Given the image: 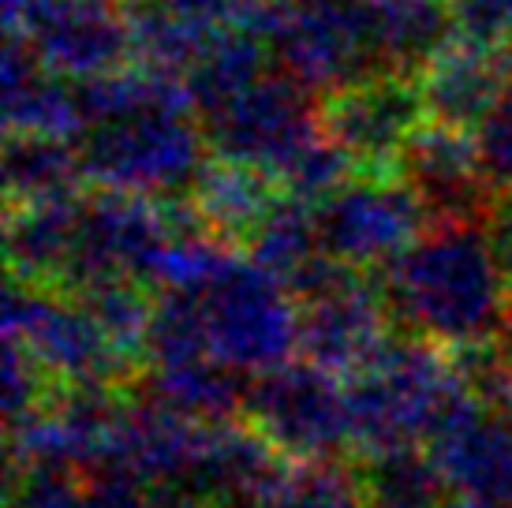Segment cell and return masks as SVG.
Returning <instances> with one entry per match:
<instances>
[{"instance_id":"obj_24","label":"cell","mask_w":512,"mask_h":508,"mask_svg":"<svg viewBox=\"0 0 512 508\" xmlns=\"http://www.w3.org/2000/svg\"><path fill=\"white\" fill-rule=\"evenodd\" d=\"M236 374L240 370L225 367L210 355L187 359V363H169V367H150V396L184 411L191 419H202V423H225L247 400V389Z\"/></svg>"},{"instance_id":"obj_30","label":"cell","mask_w":512,"mask_h":508,"mask_svg":"<svg viewBox=\"0 0 512 508\" xmlns=\"http://www.w3.org/2000/svg\"><path fill=\"white\" fill-rule=\"evenodd\" d=\"M475 154H479L486 180L498 191L512 184V86L475 124Z\"/></svg>"},{"instance_id":"obj_38","label":"cell","mask_w":512,"mask_h":508,"mask_svg":"<svg viewBox=\"0 0 512 508\" xmlns=\"http://www.w3.org/2000/svg\"><path fill=\"white\" fill-rule=\"evenodd\" d=\"M501 202H505V206L512 210V184H509V191H505V198H501Z\"/></svg>"},{"instance_id":"obj_9","label":"cell","mask_w":512,"mask_h":508,"mask_svg":"<svg viewBox=\"0 0 512 508\" xmlns=\"http://www.w3.org/2000/svg\"><path fill=\"white\" fill-rule=\"evenodd\" d=\"M385 288L329 258L318 281L299 296V352L333 374H356L393 340Z\"/></svg>"},{"instance_id":"obj_34","label":"cell","mask_w":512,"mask_h":508,"mask_svg":"<svg viewBox=\"0 0 512 508\" xmlns=\"http://www.w3.org/2000/svg\"><path fill=\"white\" fill-rule=\"evenodd\" d=\"M79 508H150V497L128 471H109L105 479L90 482Z\"/></svg>"},{"instance_id":"obj_6","label":"cell","mask_w":512,"mask_h":508,"mask_svg":"<svg viewBox=\"0 0 512 508\" xmlns=\"http://www.w3.org/2000/svg\"><path fill=\"white\" fill-rule=\"evenodd\" d=\"M314 210L322 251L352 269H385L423 236L430 217L400 172H359Z\"/></svg>"},{"instance_id":"obj_28","label":"cell","mask_w":512,"mask_h":508,"mask_svg":"<svg viewBox=\"0 0 512 508\" xmlns=\"http://www.w3.org/2000/svg\"><path fill=\"white\" fill-rule=\"evenodd\" d=\"M352 169H356V161L344 154L326 131H318L311 142H303V150L285 169L277 172V187H285L288 195L307 198V202H322L344 180H352Z\"/></svg>"},{"instance_id":"obj_4","label":"cell","mask_w":512,"mask_h":508,"mask_svg":"<svg viewBox=\"0 0 512 508\" xmlns=\"http://www.w3.org/2000/svg\"><path fill=\"white\" fill-rule=\"evenodd\" d=\"M206 352L247 374H266L299 348V303L281 277L232 258L214 281L191 288Z\"/></svg>"},{"instance_id":"obj_11","label":"cell","mask_w":512,"mask_h":508,"mask_svg":"<svg viewBox=\"0 0 512 508\" xmlns=\"http://www.w3.org/2000/svg\"><path fill=\"white\" fill-rule=\"evenodd\" d=\"M172 236V210H161L154 198L105 191L83 198L75 228L72 262L60 292H86L113 281H143L154 254Z\"/></svg>"},{"instance_id":"obj_5","label":"cell","mask_w":512,"mask_h":508,"mask_svg":"<svg viewBox=\"0 0 512 508\" xmlns=\"http://www.w3.org/2000/svg\"><path fill=\"white\" fill-rule=\"evenodd\" d=\"M206 131L187 109H150L86 127L83 169L105 191L139 198H180L195 191L206 169Z\"/></svg>"},{"instance_id":"obj_33","label":"cell","mask_w":512,"mask_h":508,"mask_svg":"<svg viewBox=\"0 0 512 508\" xmlns=\"http://www.w3.org/2000/svg\"><path fill=\"white\" fill-rule=\"evenodd\" d=\"M161 4L172 8L176 15L191 19V23L221 30V27H243L247 15L255 12L258 0H161Z\"/></svg>"},{"instance_id":"obj_10","label":"cell","mask_w":512,"mask_h":508,"mask_svg":"<svg viewBox=\"0 0 512 508\" xmlns=\"http://www.w3.org/2000/svg\"><path fill=\"white\" fill-rule=\"evenodd\" d=\"M202 131L221 161L251 165L277 180V172L303 150V142H311L322 131V120L311 90H303L285 71H266L258 83L240 90L221 109L206 113Z\"/></svg>"},{"instance_id":"obj_21","label":"cell","mask_w":512,"mask_h":508,"mask_svg":"<svg viewBox=\"0 0 512 508\" xmlns=\"http://www.w3.org/2000/svg\"><path fill=\"white\" fill-rule=\"evenodd\" d=\"M251 262L270 269L288 288H296L311 273L326 251H322V232H318V210H311L307 198L277 195L273 206L262 213L255 232L247 236Z\"/></svg>"},{"instance_id":"obj_19","label":"cell","mask_w":512,"mask_h":508,"mask_svg":"<svg viewBox=\"0 0 512 508\" xmlns=\"http://www.w3.org/2000/svg\"><path fill=\"white\" fill-rule=\"evenodd\" d=\"M83 198H57V202H34L12 206L8 217V262L15 281L60 288L68 262H72L75 228H79Z\"/></svg>"},{"instance_id":"obj_8","label":"cell","mask_w":512,"mask_h":508,"mask_svg":"<svg viewBox=\"0 0 512 508\" xmlns=\"http://www.w3.org/2000/svg\"><path fill=\"white\" fill-rule=\"evenodd\" d=\"M4 337L19 340L60 385H109L128 370L83 299L60 288L12 281L4 303Z\"/></svg>"},{"instance_id":"obj_23","label":"cell","mask_w":512,"mask_h":508,"mask_svg":"<svg viewBox=\"0 0 512 508\" xmlns=\"http://www.w3.org/2000/svg\"><path fill=\"white\" fill-rule=\"evenodd\" d=\"M86 176L83 154H75L68 139L45 135H8L4 150V187L12 206L57 202L79 195V180Z\"/></svg>"},{"instance_id":"obj_22","label":"cell","mask_w":512,"mask_h":508,"mask_svg":"<svg viewBox=\"0 0 512 508\" xmlns=\"http://www.w3.org/2000/svg\"><path fill=\"white\" fill-rule=\"evenodd\" d=\"M266 38L247 27H221L184 75L191 109L202 116L221 109L240 90L266 75Z\"/></svg>"},{"instance_id":"obj_32","label":"cell","mask_w":512,"mask_h":508,"mask_svg":"<svg viewBox=\"0 0 512 508\" xmlns=\"http://www.w3.org/2000/svg\"><path fill=\"white\" fill-rule=\"evenodd\" d=\"M64 471L68 467L27 464V475L15 486L12 508H79L83 494H75V486Z\"/></svg>"},{"instance_id":"obj_27","label":"cell","mask_w":512,"mask_h":508,"mask_svg":"<svg viewBox=\"0 0 512 508\" xmlns=\"http://www.w3.org/2000/svg\"><path fill=\"white\" fill-rule=\"evenodd\" d=\"M75 299H83L86 311L94 314V322L101 325V333L109 337V344L116 348V355L135 367L146 355L150 344V325H154L157 299L146 296L143 281H113L86 288Z\"/></svg>"},{"instance_id":"obj_1","label":"cell","mask_w":512,"mask_h":508,"mask_svg":"<svg viewBox=\"0 0 512 508\" xmlns=\"http://www.w3.org/2000/svg\"><path fill=\"white\" fill-rule=\"evenodd\" d=\"M483 221H434L408 251L389 262L385 296L419 337L456 352H479L498 337L509 307L501 269Z\"/></svg>"},{"instance_id":"obj_13","label":"cell","mask_w":512,"mask_h":508,"mask_svg":"<svg viewBox=\"0 0 512 508\" xmlns=\"http://www.w3.org/2000/svg\"><path fill=\"white\" fill-rule=\"evenodd\" d=\"M19 34L34 45L45 68L75 83L109 75L135 53L131 19L120 15L116 0H42Z\"/></svg>"},{"instance_id":"obj_7","label":"cell","mask_w":512,"mask_h":508,"mask_svg":"<svg viewBox=\"0 0 512 508\" xmlns=\"http://www.w3.org/2000/svg\"><path fill=\"white\" fill-rule=\"evenodd\" d=\"M243 411L277 452L299 460H329L352 441L348 393L333 381V370L318 363H281L258 374L247 389Z\"/></svg>"},{"instance_id":"obj_29","label":"cell","mask_w":512,"mask_h":508,"mask_svg":"<svg viewBox=\"0 0 512 508\" xmlns=\"http://www.w3.org/2000/svg\"><path fill=\"white\" fill-rule=\"evenodd\" d=\"M266 508H359V494L344 471L314 460L296 475H281L273 482Z\"/></svg>"},{"instance_id":"obj_20","label":"cell","mask_w":512,"mask_h":508,"mask_svg":"<svg viewBox=\"0 0 512 508\" xmlns=\"http://www.w3.org/2000/svg\"><path fill=\"white\" fill-rule=\"evenodd\" d=\"M273 187H277V180L270 172L217 157L214 165L206 161L199 184L191 191V206L214 236L247 243V236L262 221V213L270 210L273 198H277Z\"/></svg>"},{"instance_id":"obj_17","label":"cell","mask_w":512,"mask_h":508,"mask_svg":"<svg viewBox=\"0 0 512 508\" xmlns=\"http://www.w3.org/2000/svg\"><path fill=\"white\" fill-rule=\"evenodd\" d=\"M4 124L8 135H86L79 90L64 83V75L45 68V60L23 34H8L4 45Z\"/></svg>"},{"instance_id":"obj_12","label":"cell","mask_w":512,"mask_h":508,"mask_svg":"<svg viewBox=\"0 0 512 508\" xmlns=\"http://www.w3.org/2000/svg\"><path fill=\"white\" fill-rule=\"evenodd\" d=\"M318 120L329 139L356 161L359 172H397L400 150L427 124V105L419 79L374 71L326 94L318 105Z\"/></svg>"},{"instance_id":"obj_37","label":"cell","mask_w":512,"mask_h":508,"mask_svg":"<svg viewBox=\"0 0 512 508\" xmlns=\"http://www.w3.org/2000/svg\"><path fill=\"white\" fill-rule=\"evenodd\" d=\"M441 508H490V505H483V501H475V497H464L460 505H441Z\"/></svg>"},{"instance_id":"obj_16","label":"cell","mask_w":512,"mask_h":508,"mask_svg":"<svg viewBox=\"0 0 512 508\" xmlns=\"http://www.w3.org/2000/svg\"><path fill=\"white\" fill-rule=\"evenodd\" d=\"M512 86V49H486V45H449L430 60L419 75L427 120L445 127L479 124L498 98Z\"/></svg>"},{"instance_id":"obj_36","label":"cell","mask_w":512,"mask_h":508,"mask_svg":"<svg viewBox=\"0 0 512 508\" xmlns=\"http://www.w3.org/2000/svg\"><path fill=\"white\" fill-rule=\"evenodd\" d=\"M498 352L512 367V296H509V307H505V318H501V329H498Z\"/></svg>"},{"instance_id":"obj_3","label":"cell","mask_w":512,"mask_h":508,"mask_svg":"<svg viewBox=\"0 0 512 508\" xmlns=\"http://www.w3.org/2000/svg\"><path fill=\"white\" fill-rule=\"evenodd\" d=\"M243 27L262 34L281 71L314 98L382 71L367 0H258Z\"/></svg>"},{"instance_id":"obj_2","label":"cell","mask_w":512,"mask_h":508,"mask_svg":"<svg viewBox=\"0 0 512 508\" xmlns=\"http://www.w3.org/2000/svg\"><path fill=\"white\" fill-rule=\"evenodd\" d=\"M468 381L434 340L393 337L367 367L352 374L348 411L352 441L378 456L389 449H412L468 404Z\"/></svg>"},{"instance_id":"obj_14","label":"cell","mask_w":512,"mask_h":508,"mask_svg":"<svg viewBox=\"0 0 512 508\" xmlns=\"http://www.w3.org/2000/svg\"><path fill=\"white\" fill-rule=\"evenodd\" d=\"M397 172L408 180L434 221H483L494 213L498 187L486 180L475 139L460 127L427 124L415 131L397 157Z\"/></svg>"},{"instance_id":"obj_26","label":"cell","mask_w":512,"mask_h":508,"mask_svg":"<svg viewBox=\"0 0 512 508\" xmlns=\"http://www.w3.org/2000/svg\"><path fill=\"white\" fill-rule=\"evenodd\" d=\"M445 471L434 456L419 449H389L370 456L367 494L374 508H441L445 505Z\"/></svg>"},{"instance_id":"obj_25","label":"cell","mask_w":512,"mask_h":508,"mask_svg":"<svg viewBox=\"0 0 512 508\" xmlns=\"http://www.w3.org/2000/svg\"><path fill=\"white\" fill-rule=\"evenodd\" d=\"M128 19L131 45H135V57L143 60V68L176 75V79L191 71V64L202 57V49L217 34V30L202 27V23H191L184 15H176L161 0H135Z\"/></svg>"},{"instance_id":"obj_18","label":"cell","mask_w":512,"mask_h":508,"mask_svg":"<svg viewBox=\"0 0 512 508\" xmlns=\"http://www.w3.org/2000/svg\"><path fill=\"white\" fill-rule=\"evenodd\" d=\"M378 68L419 79L453 45L449 0H367Z\"/></svg>"},{"instance_id":"obj_15","label":"cell","mask_w":512,"mask_h":508,"mask_svg":"<svg viewBox=\"0 0 512 508\" xmlns=\"http://www.w3.org/2000/svg\"><path fill=\"white\" fill-rule=\"evenodd\" d=\"M449 486L490 508H512V415L468 400L434 438Z\"/></svg>"},{"instance_id":"obj_35","label":"cell","mask_w":512,"mask_h":508,"mask_svg":"<svg viewBox=\"0 0 512 508\" xmlns=\"http://www.w3.org/2000/svg\"><path fill=\"white\" fill-rule=\"evenodd\" d=\"M38 4L42 0H4V27L12 30V34H19V30L27 27V19L34 15Z\"/></svg>"},{"instance_id":"obj_31","label":"cell","mask_w":512,"mask_h":508,"mask_svg":"<svg viewBox=\"0 0 512 508\" xmlns=\"http://www.w3.org/2000/svg\"><path fill=\"white\" fill-rule=\"evenodd\" d=\"M460 42L509 49L512 45V0H449Z\"/></svg>"}]
</instances>
